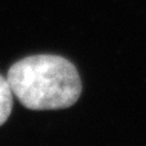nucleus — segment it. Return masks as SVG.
Instances as JSON below:
<instances>
[{"mask_svg":"<svg viewBox=\"0 0 146 146\" xmlns=\"http://www.w3.org/2000/svg\"><path fill=\"white\" fill-rule=\"evenodd\" d=\"M13 109V94L7 78L0 74V126L7 122Z\"/></svg>","mask_w":146,"mask_h":146,"instance_id":"obj_2","label":"nucleus"},{"mask_svg":"<svg viewBox=\"0 0 146 146\" xmlns=\"http://www.w3.org/2000/svg\"><path fill=\"white\" fill-rule=\"evenodd\" d=\"M5 78L12 94L31 110L68 108L77 103L82 91L74 64L59 55L23 58L10 67Z\"/></svg>","mask_w":146,"mask_h":146,"instance_id":"obj_1","label":"nucleus"}]
</instances>
